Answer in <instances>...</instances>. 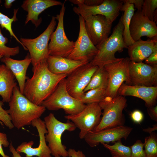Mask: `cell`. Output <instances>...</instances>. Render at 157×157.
<instances>
[{
  "mask_svg": "<svg viewBox=\"0 0 157 157\" xmlns=\"http://www.w3.org/2000/svg\"><path fill=\"white\" fill-rule=\"evenodd\" d=\"M32 70V77L26 81L23 94L34 104L41 105L43 102L54 91L60 81L67 75L55 74L50 72L47 60L33 67Z\"/></svg>",
  "mask_w": 157,
  "mask_h": 157,
  "instance_id": "6da1fadb",
  "label": "cell"
},
{
  "mask_svg": "<svg viewBox=\"0 0 157 157\" xmlns=\"http://www.w3.org/2000/svg\"><path fill=\"white\" fill-rule=\"evenodd\" d=\"M9 108L7 110L14 127L19 129L31 125L34 120L40 118L46 109L42 105H35L20 92L17 86L14 88Z\"/></svg>",
  "mask_w": 157,
  "mask_h": 157,
  "instance_id": "7a4b0ae2",
  "label": "cell"
},
{
  "mask_svg": "<svg viewBox=\"0 0 157 157\" xmlns=\"http://www.w3.org/2000/svg\"><path fill=\"white\" fill-rule=\"evenodd\" d=\"M123 31L121 17L111 35L101 43L96 46L98 52L90 62L98 67H104L107 64L120 60L121 58L115 57V53L121 52L124 49L128 48L123 38Z\"/></svg>",
  "mask_w": 157,
  "mask_h": 157,
  "instance_id": "3957f363",
  "label": "cell"
},
{
  "mask_svg": "<svg viewBox=\"0 0 157 157\" xmlns=\"http://www.w3.org/2000/svg\"><path fill=\"white\" fill-rule=\"evenodd\" d=\"M47 133L45 135L46 141L54 157H68L66 147L63 144L61 137L65 131H72L76 129L74 123L69 121L66 123L58 120L53 113H50L44 119Z\"/></svg>",
  "mask_w": 157,
  "mask_h": 157,
  "instance_id": "277c9868",
  "label": "cell"
},
{
  "mask_svg": "<svg viewBox=\"0 0 157 157\" xmlns=\"http://www.w3.org/2000/svg\"><path fill=\"white\" fill-rule=\"evenodd\" d=\"M41 105L50 110L63 109L67 115H74L83 110L86 106L80 100L71 96L66 86V78L59 83L53 93Z\"/></svg>",
  "mask_w": 157,
  "mask_h": 157,
  "instance_id": "5b68a950",
  "label": "cell"
},
{
  "mask_svg": "<svg viewBox=\"0 0 157 157\" xmlns=\"http://www.w3.org/2000/svg\"><path fill=\"white\" fill-rule=\"evenodd\" d=\"M126 101L124 97L118 94L113 99L106 97L99 103L103 110L102 116L93 131L124 125L125 120L122 112Z\"/></svg>",
  "mask_w": 157,
  "mask_h": 157,
  "instance_id": "8992f818",
  "label": "cell"
},
{
  "mask_svg": "<svg viewBox=\"0 0 157 157\" xmlns=\"http://www.w3.org/2000/svg\"><path fill=\"white\" fill-rule=\"evenodd\" d=\"M56 19L55 17H52L47 28L37 38L20 39L21 42L29 52L33 67L47 60L49 55L48 42L56 25Z\"/></svg>",
  "mask_w": 157,
  "mask_h": 157,
  "instance_id": "52a82bcc",
  "label": "cell"
},
{
  "mask_svg": "<svg viewBox=\"0 0 157 157\" xmlns=\"http://www.w3.org/2000/svg\"><path fill=\"white\" fill-rule=\"evenodd\" d=\"M102 109L98 103L86 104L81 112L74 115H67L65 119L71 121L80 130L79 138L84 139L89 133L93 131L99 123Z\"/></svg>",
  "mask_w": 157,
  "mask_h": 157,
  "instance_id": "ba28073f",
  "label": "cell"
},
{
  "mask_svg": "<svg viewBox=\"0 0 157 157\" xmlns=\"http://www.w3.org/2000/svg\"><path fill=\"white\" fill-rule=\"evenodd\" d=\"M65 1L61 5L59 14L55 17L58 20L57 27L51 34L48 44L49 55L67 58L73 49L75 42L69 40L64 30V17L65 10Z\"/></svg>",
  "mask_w": 157,
  "mask_h": 157,
  "instance_id": "9c48e42d",
  "label": "cell"
},
{
  "mask_svg": "<svg viewBox=\"0 0 157 157\" xmlns=\"http://www.w3.org/2000/svg\"><path fill=\"white\" fill-rule=\"evenodd\" d=\"M129 58H122L117 61L107 64L104 67L108 75L106 97L114 98L124 82L130 85L129 75Z\"/></svg>",
  "mask_w": 157,
  "mask_h": 157,
  "instance_id": "30bf717a",
  "label": "cell"
},
{
  "mask_svg": "<svg viewBox=\"0 0 157 157\" xmlns=\"http://www.w3.org/2000/svg\"><path fill=\"white\" fill-rule=\"evenodd\" d=\"M98 67L90 62L68 75L66 78V86L69 94L80 100L84 93V89Z\"/></svg>",
  "mask_w": 157,
  "mask_h": 157,
  "instance_id": "8fae6325",
  "label": "cell"
},
{
  "mask_svg": "<svg viewBox=\"0 0 157 157\" xmlns=\"http://www.w3.org/2000/svg\"><path fill=\"white\" fill-rule=\"evenodd\" d=\"M123 4L122 0H104L100 5L88 6L83 1L74 7V13L83 18L91 15H100L105 16L110 23L113 22L119 15Z\"/></svg>",
  "mask_w": 157,
  "mask_h": 157,
  "instance_id": "7c38bea8",
  "label": "cell"
},
{
  "mask_svg": "<svg viewBox=\"0 0 157 157\" xmlns=\"http://www.w3.org/2000/svg\"><path fill=\"white\" fill-rule=\"evenodd\" d=\"M79 31L74 48L67 58L75 60L90 62L99 51L92 43L86 33L83 18L79 16Z\"/></svg>",
  "mask_w": 157,
  "mask_h": 157,
  "instance_id": "4fadbf2b",
  "label": "cell"
},
{
  "mask_svg": "<svg viewBox=\"0 0 157 157\" xmlns=\"http://www.w3.org/2000/svg\"><path fill=\"white\" fill-rule=\"evenodd\" d=\"M129 68L130 85L157 86V64L130 61Z\"/></svg>",
  "mask_w": 157,
  "mask_h": 157,
  "instance_id": "5bb4252c",
  "label": "cell"
},
{
  "mask_svg": "<svg viewBox=\"0 0 157 157\" xmlns=\"http://www.w3.org/2000/svg\"><path fill=\"white\" fill-rule=\"evenodd\" d=\"M31 125L36 127L38 131L39 137V146L33 148V141L24 142L17 147L16 151L19 153L25 154L26 157H52L51 151L46 144L45 134L47 131L44 121L40 118L36 119L32 122Z\"/></svg>",
  "mask_w": 157,
  "mask_h": 157,
  "instance_id": "9a60e30c",
  "label": "cell"
},
{
  "mask_svg": "<svg viewBox=\"0 0 157 157\" xmlns=\"http://www.w3.org/2000/svg\"><path fill=\"white\" fill-rule=\"evenodd\" d=\"M83 19L87 35L95 46L101 43L109 37L112 23L105 16L97 15Z\"/></svg>",
  "mask_w": 157,
  "mask_h": 157,
  "instance_id": "2e32d148",
  "label": "cell"
},
{
  "mask_svg": "<svg viewBox=\"0 0 157 157\" xmlns=\"http://www.w3.org/2000/svg\"><path fill=\"white\" fill-rule=\"evenodd\" d=\"M133 128L123 125L97 131H93L88 134L84 139L91 147H94L99 143H114L122 138L126 140Z\"/></svg>",
  "mask_w": 157,
  "mask_h": 157,
  "instance_id": "e0dca14e",
  "label": "cell"
},
{
  "mask_svg": "<svg viewBox=\"0 0 157 157\" xmlns=\"http://www.w3.org/2000/svg\"><path fill=\"white\" fill-rule=\"evenodd\" d=\"M131 38L134 41L141 39L143 36L149 39L157 36L156 24L145 16L141 11L137 10L131 19L129 27Z\"/></svg>",
  "mask_w": 157,
  "mask_h": 157,
  "instance_id": "ac0fdd59",
  "label": "cell"
},
{
  "mask_svg": "<svg viewBox=\"0 0 157 157\" xmlns=\"http://www.w3.org/2000/svg\"><path fill=\"white\" fill-rule=\"evenodd\" d=\"M132 96L144 101L148 108L155 105L157 97V86H146L130 85L123 83L119 89L117 94Z\"/></svg>",
  "mask_w": 157,
  "mask_h": 157,
  "instance_id": "d6986e66",
  "label": "cell"
},
{
  "mask_svg": "<svg viewBox=\"0 0 157 157\" xmlns=\"http://www.w3.org/2000/svg\"><path fill=\"white\" fill-rule=\"evenodd\" d=\"M61 2L54 0H26L21 6L22 8L27 12L25 24L31 21L38 27L41 24V18H38L39 15L47 9L54 6L62 5Z\"/></svg>",
  "mask_w": 157,
  "mask_h": 157,
  "instance_id": "ffe728a7",
  "label": "cell"
},
{
  "mask_svg": "<svg viewBox=\"0 0 157 157\" xmlns=\"http://www.w3.org/2000/svg\"><path fill=\"white\" fill-rule=\"evenodd\" d=\"M0 60L11 71L18 82L20 92L23 94L25 84L28 78L26 76L27 71L31 62L30 55H27L22 60H17L10 57H3Z\"/></svg>",
  "mask_w": 157,
  "mask_h": 157,
  "instance_id": "44dd1931",
  "label": "cell"
},
{
  "mask_svg": "<svg viewBox=\"0 0 157 157\" xmlns=\"http://www.w3.org/2000/svg\"><path fill=\"white\" fill-rule=\"evenodd\" d=\"M48 67L52 73L69 75L80 67L89 62L75 60L67 58L49 55L47 59Z\"/></svg>",
  "mask_w": 157,
  "mask_h": 157,
  "instance_id": "7402d4cb",
  "label": "cell"
},
{
  "mask_svg": "<svg viewBox=\"0 0 157 157\" xmlns=\"http://www.w3.org/2000/svg\"><path fill=\"white\" fill-rule=\"evenodd\" d=\"M157 36L144 41L141 39L135 41L128 47V53L130 61L142 62L152 53L157 44Z\"/></svg>",
  "mask_w": 157,
  "mask_h": 157,
  "instance_id": "603a6c76",
  "label": "cell"
},
{
  "mask_svg": "<svg viewBox=\"0 0 157 157\" xmlns=\"http://www.w3.org/2000/svg\"><path fill=\"white\" fill-rule=\"evenodd\" d=\"M15 77L10 70L4 64L0 65V95L2 102L9 103L13 89L17 86Z\"/></svg>",
  "mask_w": 157,
  "mask_h": 157,
  "instance_id": "cb8c5ba5",
  "label": "cell"
},
{
  "mask_svg": "<svg viewBox=\"0 0 157 157\" xmlns=\"http://www.w3.org/2000/svg\"><path fill=\"white\" fill-rule=\"evenodd\" d=\"M122 1L123 4L120 11L123 12V14L121 17L124 26L123 37L126 44L128 47L134 42L131 37L129 32V27L135 9L133 4L129 3L125 0H122Z\"/></svg>",
  "mask_w": 157,
  "mask_h": 157,
  "instance_id": "d4e9b609",
  "label": "cell"
},
{
  "mask_svg": "<svg viewBox=\"0 0 157 157\" xmlns=\"http://www.w3.org/2000/svg\"><path fill=\"white\" fill-rule=\"evenodd\" d=\"M107 85H104L85 92L80 100L84 104L99 103L106 97Z\"/></svg>",
  "mask_w": 157,
  "mask_h": 157,
  "instance_id": "484cf974",
  "label": "cell"
},
{
  "mask_svg": "<svg viewBox=\"0 0 157 157\" xmlns=\"http://www.w3.org/2000/svg\"><path fill=\"white\" fill-rule=\"evenodd\" d=\"M108 74L104 67H99L92 76L84 92L102 86L108 85Z\"/></svg>",
  "mask_w": 157,
  "mask_h": 157,
  "instance_id": "4316f807",
  "label": "cell"
},
{
  "mask_svg": "<svg viewBox=\"0 0 157 157\" xmlns=\"http://www.w3.org/2000/svg\"><path fill=\"white\" fill-rule=\"evenodd\" d=\"M114 143V144L112 145L106 143L102 144L110 151L112 157H131V149L130 146L123 145L121 140Z\"/></svg>",
  "mask_w": 157,
  "mask_h": 157,
  "instance_id": "83f0119b",
  "label": "cell"
},
{
  "mask_svg": "<svg viewBox=\"0 0 157 157\" xmlns=\"http://www.w3.org/2000/svg\"><path fill=\"white\" fill-rule=\"evenodd\" d=\"M1 2V1L0 0V4ZM18 9H17L14 10V15L12 18H9L0 12V25L2 28H5L9 32L11 38V37H13L16 41L22 46L25 50H27V49L23 45L20 40L14 33L12 28V25L13 22L17 20L16 15Z\"/></svg>",
  "mask_w": 157,
  "mask_h": 157,
  "instance_id": "f1b7e54d",
  "label": "cell"
},
{
  "mask_svg": "<svg viewBox=\"0 0 157 157\" xmlns=\"http://www.w3.org/2000/svg\"><path fill=\"white\" fill-rule=\"evenodd\" d=\"M144 151L146 157H157V135L154 132L144 139Z\"/></svg>",
  "mask_w": 157,
  "mask_h": 157,
  "instance_id": "f546056e",
  "label": "cell"
},
{
  "mask_svg": "<svg viewBox=\"0 0 157 157\" xmlns=\"http://www.w3.org/2000/svg\"><path fill=\"white\" fill-rule=\"evenodd\" d=\"M8 42V38L3 35L0 28V55L3 57H10L18 54L20 51L19 47H8L6 45Z\"/></svg>",
  "mask_w": 157,
  "mask_h": 157,
  "instance_id": "4dcf8cb0",
  "label": "cell"
},
{
  "mask_svg": "<svg viewBox=\"0 0 157 157\" xmlns=\"http://www.w3.org/2000/svg\"><path fill=\"white\" fill-rule=\"evenodd\" d=\"M157 0H144L141 12L150 20L154 21V17L157 10Z\"/></svg>",
  "mask_w": 157,
  "mask_h": 157,
  "instance_id": "1f68e13d",
  "label": "cell"
},
{
  "mask_svg": "<svg viewBox=\"0 0 157 157\" xmlns=\"http://www.w3.org/2000/svg\"><path fill=\"white\" fill-rule=\"evenodd\" d=\"M144 144L139 140L131 146V157H146L144 149Z\"/></svg>",
  "mask_w": 157,
  "mask_h": 157,
  "instance_id": "d6a6232c",
  "label": "cell"
},
{
  "mask_svg": "<svg viewBox=\"0 0 157 157\" xmlns=\"http://www.w3.org/2000/svg\"><path fill=\"white\" fill-rule=\"evenodd\" d=\"M3 105L2 101H0V121L10 129H12L14 126L11 122L10 117L7 110L2 107Z\"/></svg>",
  "mask_w": 157,
  "mask_h": 157,
  "instance_id": "836d02e7",
  "label": "cell"
},
{
  "mask_svg": "<svg viewBox=\"0 0 157 157\" xmlns=\"http://www.w3.org/2000/svg\"><path fill=\"white\" fill-rule=\"evenodd\" d=\"M10 145L6 134L0 132V154L2 157H10L6 155L3 149L2 146L4 147H7Z\"/></svg>",
  "mask_w": 157,
  "mask_h": 157,
  "instance_id": "e575fe53",
  "label": "cell"
},
{
  "mask_svg": "<svg viewBox=\"0 0 157 157\" xmlns=\"http://www.w3.org/2000/svg\"><path fill=\"white\" fill-rule=\"evenodd\" d=\"M130 117L133 122L140 124L143 121L144 115L142 113L138 110H135L131 113Z\"/></svg>",
  "mask_w": 157,
  "mask_h": 157,
  "instance_id": "d590c367",
  "label": "cell"
},
{
  "mask_svg": "<svg viewBox=\"0 0 157 157\" xmlns=\"http://www.w3.org/2000/svg\"><path fill=\"white\" fill-rule=\"evenodd\" d=\"M144 60L145 63L147 64H157V44L155 45L152 53Z\"/></svg>",
  "mask_w": 157,
  "mask_h": 157,
  "instance_id": "8d00e7d4",
  "label": "cell"
},
{
  "mask_svg": "<svg viewBox=\"0 0 157 157\" xmlns=\"http://www.w3.org/2000/svg\"><path fill=\"white\" fill-rule=\"evenodd\" d=\"M147 112L151 118L153 120L157 122V106L148 107Z\"/></svg>",
  "mask_w": 157,
  "mask_h": 157,
  "instance_id": "74e56055",
  "label": "cell"
},
{
  "mask_svg": "<svg viewBox=\"0 0 157 157\" xmlns=\"http://www.w3.org/2000/svg\"><path fill=\"white\" fill-rule=\"evenodd\" d=\"M68 151L69 157H87L82 151H76L73 149H69Z\"/></svg>",
  "mask_w": 157,
  "mask_h": 157,
  "instance_id": "f35d334b",
  "label": "cell"
},
{
  "mask_svg": "<svg viewBox=\"0 0 157 157\" xmlns=\"http://www.w3.org/2000/svg\"><path fill=\"white\" fill-rule=\"evenodd\" d=\"M129 3L133 4L134 8L137 10L141 11L144 0H125Z\"/></svg>",
  "mask_w": 157,
  "mask_h": 157,
  "instance_id": "ab89813d",
  "label": "cell"
},
{
  "mask_svg": "<svg viewBox=\"0 0 157 157\" xmlns=\"http://www.w3.org/2000/svg\"><path fill=\"white\" fill-rule=\"evenodd\" d=\"M103 0H83V3L88 6H95L101 4Z\"/></svg>",
  "mask_w": 157,
  "mask_h": 157,
  "instance_id": "60d3db41",
  "label": "cell"
},
{
  "mask_svg": "<svg viewBox=\"0 0 157 157\" xmlns=\"http://www.w3.org/2000/svg\"><path fill=\"white\" fill-rule=\"evenodd\" d=\"M9 146L10 151L12 153L13 157H22L20 154L16 151L11 142L10 143Z\"/></svg>",
  "mask_w": 157,
  "mask_h": 157,
  "instance_id": "b9f144b4",
  "label": "cell"
},
{
  "mask_svg": "<svg viewBox=\"0 0 157 157\" xmlns=\"http://www.w3.org/2000/svg\"><path fill=\"white\" fill-rule=\"evenodd\" d=\"M157 130V124H156L153 126L152 127H149L147 128L144 129L143 131L149 134Z\"/></svg>",
  "mask_w": 157,
  "mask_h": 157,
  "instance_id": "7bdbcfd3",
  "label": "cell"
},
{
  "mask_svg": "<svg viewBox=\"0 0 157 157\" xmlns=\"http://www.w3.org/2000/svg\"><path fill=\"white\" fill-rule=\"evenodd\" d=\"M15 0H5L4 5L6 8H10L12 5L13 3L15 1Z\"/></svg>",
  "mask_w": 157,
  "mask_h": 157,
  "instance_id": "ee69618b",
  "label": "cell"
},
{
  "mask_svg": "<svg viewBox=\"0 0 157 157\" xmlns=\"http://www.w3.org/2000/svg\"><path fill=\"white\" fill-rule=\"evenodd\" d=\"M3 57V56L0 55V60Z\"/></svg>",
  "mask_w": 157,
  "mask_h": 157,
  "instance_id": "f6af8a7d",
  "label": "cell"
}]
</instances>
